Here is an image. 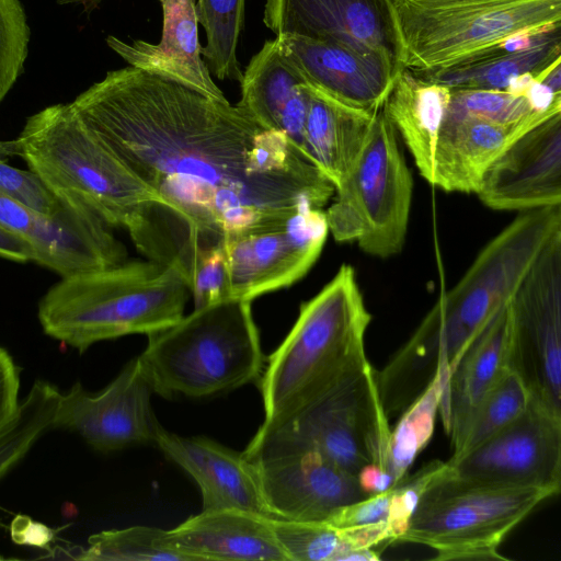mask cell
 Returning a JSON list of instances; mask_svg holds the SVG:
<instances>
[{
  "label": "cell",
  "mask_w": 561,
  "mask_h": 561,
  "mask_svg": "<svg viewBox=\"0 0 561 561\" xmlns=\"http://www.w3.org/2000/svg\"><path fill=\"white\" fill-rule=\"evenodd\" d=\"M138 358L153 393L168 400L226 394L259 381L265 366L251 300L236 297L148 335Z\"/></svg>",
  "instance_id": "obj_5"
},
{
  "label": "cell",
  "mask_w": 561,
  "mask_h": 561,
  "mask_svg": "<svg viewBox=\"0 0 561 561\" xmlns=\"http://www.w3.org/2000/svg\"><path fill=\"white\" fill-rule=\"evenodd\" d=\"M402 68L432 71L561 25V0H392Z\"/></svg>",
  "instance_id": "obj_6"
},
{
  "label": "cell",
  "mask_w": 561,
  "mask_h": 561,
  "mask_svg": "<svg viewBox=\"0 0 561 561\" xmlns=\"http://www.w3.org/2000/svg\"><path fill=\"white\" fill-rule=\"evenodd\" d=\"M103 0H56L59 4L81 5L85 12L93 11Z\"/></svg>",
  "instance_id": "obj_42"
},
{
  "label": "cell",
  "mask_w": 561,
  "mask_h": 561,
  "mask_svg": "<svg viewBox=\"0 0 561 561\" xmlns=\"http://www.w3.org/2000/svg\"><path fill=\"white\" fill-rule=\"evenodd\" d=\"M511 311L502 306L473 337L450 371L438 414L453 450L461 444L483 399L508 368Z\"/></svg>",
  "instance_id": "obj_20"
},
{
  "label": "cell",
  "mask_w": 561,
  "mask_h": 561,
  "mask_svg": "<svg viewBox=\"0 0 561 561\" xmlns=\"http://www.w3.org/2000/svg\"><path fill=\"white\" fill-rule=\"evenodd\" d=\"M263 22L276 35L378 48L402 68L403 47L392 0H264Z\"/></svg>",
  "instance_id": "obj_17"
},
{
  "label": "cell",
  "mask_w": 561,
  "mask_h": 561,
  "mask_svg": "<svg viewBox=\"0 0 561 561\" xmlns=\"http://www.w3.org/2000/svg\"><path fill=\"white\" fill-rule=\"evenodd\" d=\"M30 26L20 0H0V103L24 71Z\"/></svg>",
  "instance_id": "obj_35"
},
{
  "label": "cell",
  "mask_w": 561,
  "mask_h": 561,
  "mask_svg": "<svg viewBox=\"0 0 561 561\" xmlns=\"http://www.w3.org/2000/svg\"><path fill=\"white\" fill-rule=\"evenodd\" d=\"M12 156L10 141H0V158L5 159Z\"/></svg>",
  "instance_id": "obj_43"
},
{
  "label": "cell",
  "mask_w": 561,
  "mask_h": 561,
  "mask_svg": "<svg viewBox=\"0 0 561 561\" xmlns=\"http://www.w3.org/2000/svg\"><path fill=\"white\" fill-rule=\"evenodd\" d=\"M446 462L460 479L535 488L553 496L561 489V416L530 399L513 422Z\"/></svg>",
  "instance_id": "obj_12"
},
{
  "label": "cell",
  "mask_w": 561,
  "mask_h": 561,
  "mask_svg": "<svg viewBox=\"0 0 561 561\" xmlns=\"http://www.w3.org/2000/svg\"><path fill=\"white\" fill-rule=\"evenodd\" d=\"M139 358L134 357L99 393L88 392L80 382L60 393L51 428L77 432L101 453L154 444L161 424Z\"/></svg>",
  "instance_id": "obj_14"
},
{
  "label": "cell",
  "mask_w": 561,
  "mask_h": 561,
  "mask_svg": "<svg viewBox=\"0 0 561 561\" xmlns=\"http://www.w3.org/2000/svg\"><path fill=\"white\" fill-rule=\"evenodd\" d=\"M163 15L158 44L141 39L129 43L110 35L108 47L128 66L163 76L206 94L226 99L202 58L195 0H160Z\"/></svg>",
  "instance_id": "obj_23"
},
{
  "label": "cell",
  "mask_w": 561,
  "mask_h": 561,
  "mask_svg": "<svg viewBox=\"0 0 561 561\" xmlns=\"http://www.w3.org/2000/svg\"><path fill=\"white\" fill-rule=\"evenodd\" d=\"M0 257L16 263L32 261V252L28 245L0 222Z\"/></svg>",
  "instance_id": "obj_41"
},
{
  "label": "cell",
  "mask_w": 561,
  "mask_h": 561,
  "mask_svg": "<svg viewBox=\"0 0 561 561\" xmlns=\"http://www.w3.org/2000/svg\"><path fill=\"white\" fill-rule=\"evenodd\" d=\"M556 110H561V106L546 111L537 110L526 93L456 89L451 90L446 114L472 116L500 124H515L535 115Z\"/></svg>",
  "instance_id": "obj_34"
},
{
  "label": "cell",
  "mask_w": 561,
  "mask_h": 561,
  "mask_svg": "<svg viewBox=\"0 0 561 561\" xmlns=\"http://www.w3.org/2000/svg\"><path fill=\"white\" fill-rule=\"evenodd\" d=\"M309 88L302 151L335 188L359 158L379 110L354 108Z\"/></svg>",
  "instance_id": "obj_26"
},
{
  "label": "cell",
  "mask_w": 561,
  "mask_h": 561,
  "mask_svg": "<svg viewBox=\"0 0 561 561\" xmlns=\"http://www.w3.org/2000/svg\"><path fill=\"white\" fill-rule=\"evenodd\" d=\"M276 539L289 561H344L351 551L342 531L325 522L271 518Z\"/></svg>",
  "instance_id": "obj_33"
},
{
  "label": "cell",
  "mask_w": 561,
  "mask_h": 561,
  "mask_svg": "<svg viewBox=\"0 0 561 561\" xmlns=\"http://www.w3.org/2000/svg\"><path fill=\"white\" fill-rule=\"evenodd\" d=\"M273 518L328 522L344 506L367 495L355 476L316 451L251 460Z\"/></svg>",
  "instance_id": "obj_18"
},
{
  "label": "cell",
  "mask_w": 561,
  "mask_h": 561,
  "mask_svg": "<svg viewBox=\"0 0 561 561\" xmlns=\"http://www.w3.org/2000/svg\"><path fill=\"white\" fill-rule=\"evenodd\" d=\"M60 398L53 385L37 380L20 402L15 416L0 430V478L51 428Z\"/></svg>",
  "instance_id": "obj_30"
},
{
  "label": "cell",
  "mask_w": 561,
  "mask_h": 561,
  "mask_svg": "<svg viewBox=\"0 0 561 561\" xmlns=\"http://www.w3.org/2000/svg\"><path fill=\"white\" fill-rule=\"evenodd\" d=\"M195 308L204 307L230 296V280L224 245L206 250L188 280Z\"/></svg>",
  "instance_id": "obj_37"
},
{
  "label": "cell",
  "mask_w": 561,
  "mask_h": 561,
  "mask_svg": "<svg viewBox=\"0 0 561 561\" xmlns=\"http://www.w3.org/2000/svg\"><path fill=\"white\" fill-rule=\"evenodd\" d=\"M550 496L460 479L447 465L423 492L399 541L433 548L434 560H506L497 550L502 541Z\"/></svg>",
  "instance_id": "obj_7"
},
{
  "label": "cell",
  "mask_w": 561,
  "mask_h": 561,
  "mask_svg": "<svg viewBox=\"0 0 561 561\" xmlns=\"http://www.w3.org/2000/svg\"><path fill=\"white\" fill-rule=\"evenodd\" d=\"M154 445L198 485L202 510L236 508L271 517L255 463L204 436H181L159 426Z\"/></svg>",
  "instance_id": "obj_19"
},
{
  "label": "cell",
  "mask_w": 561,
  "mask_h": 561,
  "mask_svg": "<svg viewBox=\"0 0 561 561\" xmlns=\"http://www.w3.org/2000/svg\"><path fill=\"white\" fill-rule=\"evenodd\" d=\"M164 529L131 526L92 535L87 549L79 548L71 558L88 561H188L163 539Z\"/></svg>",
  "instance_id": "obj_31"
},
{
  "label": "cell",
  "mask_w": 561,
  "mask_h": 561,
  "mask_svg": "<svg viewBox=\"0 0 561 561\" xmlns=\"http://www.w3.org/2000/svg\"><path fill=\"white\" fill-rule=\"evenodd\" d=\"M476 194L495 210L561 205V112L510 144L485 170Z\"/></svg>",
  "instance_id": "obj_16"
},
{
  "label": "cell",
  "mask_w": 561,
  "mask_h": 561,
  "mask_svg": "<svg viewBox=\"0 0 561 561\" xmlns=\"http://www.w3.org/2000/svg\"><path fill=\"white\" fill-rule=\"evenodd\" d=\"M71 105L165 203L195 263L228 233L333 197L331 181L283 133L173 79L127 66Z\"/></svg>",
  "instance_id": "obj_1"
},
{
  "label": "cell",
  "mask_w": 561,
  "mask_h": 561,
  "mask_svg": "<svg viewBox=\"0 0 561 561\" xmlns=\"http://www.w3.org/2000/svg\"><path fill=\"white\" fill-rule=\"evenodd\" d=\"M329 234L324 210L304 205L224 238L230 296L247 300L288 287L318 260Z\"/></svg>",
  "instance_id": "obj_11"
},
{
  "label": "cell",
  "mask_w": 561,
  "mask_h": 561,
  "mask_svg": "<svg viewBox=\"0 0 561 561\" xmlns=\"http://www.w3.org/2000/svg\"><path fill=\"white\" fill-rule=\"evenodd\" d=\"M0 222L28 245L32 262L60 277L127 261V251L112 227L77 204L49 215L0 193Z\"/></svg>",
  "instance_id": "obj_13"
},
{
  "label": "cell",
  "mask_w": 561,
  "mask_h": 561,
  "mask_svg": "<svg viewBox=\"0 0 561 561\" xmlns=\"http://www.w3.org/2000/svg\"><path fill=\"white\" fill-rule=\"evenodd\" d=\"M561 60V25L512 38L455 65L416 76L456 89L508 91L524 76H543Z\"/></svg>",
  "instance_id": "obj_25"
},
{
  "label": "cell",
  "mask_w": 561,
  "mask_h": 561,
  "mask_svg": "<svg viewBox=\"0 0 561 561\" xmlns=\"http://www.w3.org/2000/svg\"><path fill=\"white\" fill-rule=\"evenodd\" d=\"M447 378L439 373L390 431L385 468L398 481L430 442Z\"/></svg>",
  "instance_id": "obj_28"
},
{
  "label": "cell",
  "mask_w": 561,
  "mask_h": 561,
  "mask_svg": "<svg viewBox=\"0 0 561 561\" xmlns=\"http://www.w3.org/2000/svg\"><path fill=\"white\" fill-rule=\"evenodd\" d=\"M451 90L401 68L386 96L381 112L404 141L423 179H434L437 136Z\"/></svg>",
  "instance_id": "obj_27"
},
{
  "label": "cell",
  "mask_w": 561,
  "mask_h": 561,
  "mask_svg": "<svg viewBox=\"0 0 561 561\" xmlns=\"http://www.w3.org/2000/svg\"><path fill=\"white\" fill-rule=\"evenodd\" d=\"M560 112H545L515 124L445 114L435 146L432 185L449 193H476L485 170L510 144Z\"/></svg>",
  "instance_id": "obj_22"
},
{
  "label": "cell",
  "mask_w": 561,
  "mask_h": 561,
  "mask_svg": "<svg viewBox=\"0 0 561 561\" xmlns=\"http://www.w3.org/2000/svg\"><path fill=\"white\" fill-rule=\"evenodd\" d=\"M20 375L10 354L0 346V430L16 414L19 402Z\"/></svg>",
  "instance_id": "obj_38"
},
{
  "label": "cell",
  "mask_w": 561,
  "mask_h": 561,
  "mask_svg": "<svg viewBox=\"0 0 561 561\" xmlns=\"http://www.w3.org/2000/svg\"><path fill=\"white\" fill-rule=\"evenodd\" d=\"M57 529L32 520L28 516L18 515L12 520L10 534L16 545L34 546L42 549H49V543L54 540Z\"/></svg>",
  "instance_id": "obj_39"
},
{
  "label": "cell",
  "mask_w": 561,
  "mask_h": 561,
  "mask_svg": "<svg viewBox=\"0 0 561 561\" xmlns=\"http://www.w3.org/2000/svg\"><path fill=\"white\" fill-rule=\"evenodd\" d=\"M198 23L207 42L202 47L206 65L219 80L241 81L237 46L243 27L244 0H195Z\"/></svg>",
  "instance_id": "obj_29"
},
{
  "label": "cell",
  "mask_w": 561,
  "mask_h": 561,
  "mask_svg": "<svg viewBox=\"0 0 561 561\" xmlns=\"http://www.w3.org/2000/svg\"><path fill=\"white\" fill-rule=\"evenodd\" d=\"M508 305V368L531 400L561 416V230L542 248Z\"/></svg>",
  "instance_id": "obj_10"
},
{
  "label": "cell",
  "mask_w": 561,
  "mask_h": 561,
  "mask_svg": "<svg viewBox=\"0 0 561 561\" xmlns=\"http://www.w3.org/2000/svg\"><path fill=\"white\" fill-rule=\"evenodd\" d=\"M0 193L38 211L55 215L69 204L58 198L31 170H21L0 158Z\"/></svg>",
  "instance_id": "obj_36"
},
{
  "label": "cell",
  "mask_w": 561,
  "mask_h": 561,
  "mask_svg": "<svg viewBox=\"0 0 561 561\" xmlns=\"http://www.w3.org/2000/svg\"><path fill=\"white\" fill-rule=\"evenodd\" d=\"M190 295L175 267L126 261L61 277L39 300L38 320L46 335L83 353L96 342L176 323Z\"/></svg>",
  "instance_id": "obj_4"
},
{
  "label": "cell",
  "mask_w": 561,
  "mask_h": 561,
  "mask_svg": "<svg viewBox=\"0 0 561 561\" xmlns=\"http://www.w3.org/2000/svg\"><path fill=\"white\" fill-rule=\"evenodd\" d=\"M370 320L355 270L342 264L301 305L291 330L270 355L259 379L264 419L253 437L274 431L369 365L364 341Z\"/></svg>",
  "instance_id": "obj_3"
},
{
  "label": "cell",
  "mask_w": 561,
  "mask_h": 561,
  "mask_svg": "<svg viewBox=\"0 0 561 561\" xmlns=\"http://www.w3.org/2000/svg\"><path fill=\"white\" fill-rule=\"evenodd\" d=\"M13 149L58 198L125 229L148 260L179 265L185 236L168 206L83 123L71 103L28 116Z\"/></svg>",
  "instance_id": "obj_2"
},
{
  "label": "cell",
  "mask_w": 561,
  "mask_h": 561,
  "mask_svg": "<svg viewBox=\"0 0 561 561\" xmlns=\"http://www.w3.org/2000/svg\"><path fill=\"white\" fill-rule=\"evenodd\" d=\"M163 539L188 561H289L271 517L242 510H202L164 530Z\"/></svg>",
  "instance_id": "obj_21"
},
{
  "label": "cell",
  "mask_w": 561,
  "mask_h": 561,
  "mask_svg": "<svg viewBox=\"0 0 561 561\" xmlns=\"http://www.w3.org/2000/svg\"><path fill=\"white\" fill-rule=\"evenodd\" d=\"M412 193L398 134L380 108L359 158L324 211L329 232L337 242H356L371 256H393L404 245Z\"/></svg>",
  "instance_id": "obj_9"
},
{
  "label": "cell",
  "mask_w": 561,
  "mask_h": 561,
  "mask_svg": "<svg viewBox=\"0 0 561 561\" xmlns=\"http://www.w3.org/2000/svg\"><path fill=\"white\" fill-rule=\"evenodd\" d=\"M240 83L237 104L261 126L283 133L302 151L310 88L283 53L277 37L266 41L251 58Z\"/></svg>",
  "instance_id": "obj_24"
},
{
  "label": "cell",
  "mask_w": 561,
  "mask_h": 561,
  "mask_svg": "<svg viewBox=\"0 0 561 561\" xmlns=\"http://www.w3.org/2000/svg\"><path fill=\"white\" fill-rule=\"evenodd\" d=\"M530 394L522 379L507 370L477 409L463 439L449 459H456L494 435L519 416Z\"/></svg>",
  "instance_id": "obj_32"
},
{
  "label": "cell",
  "mask_w": 561,
  "mask_h": 561,
  "mask_svg": "<svg viewBox=\"0 0 561 561\" xmlns=\"http://www.w3.org/2000/svg\"><path fill=\"white\" fill-rule=\"evenodd\" d=\"M360 489L367 495L387 492L397 482L396 478L383 467L370 463L363 467L356 474Z\"/></svg>",
  "instance_id": "obj_40"
},
{
  "label": "cell",
  "mask_w": 561,
  "mask_h": 561,
  "mask_svg": "<svg viewBox=\"0 0 561 561\" xmlns=\"http://www.w3.org/2000/svg\"><path fill=\"white\" fill-rule=\"evenodd\" d=\"M285 56L312 89L347 106L378 111L401 67L362 44L276 35Z\"/></svg>",
  "instance_id": "obj_15"
},
{
  "label": "cell",
  "mask_w": 561,
  "mask_h": 561,
  "mask_svg": "<svg viewBox=\"0 0 561 561\" xmlns=\"http://www.w3.org/2000/svg\"><path fill=\"white\" fill-rule=\"evenodd\" d=\"M390 431L369 364L274 431L252 437L242 453L255 460L316 451L356 477L370 463L385 468Z\"/></svg>",
  "instance_id": "obj_8"
}]
</instances>
